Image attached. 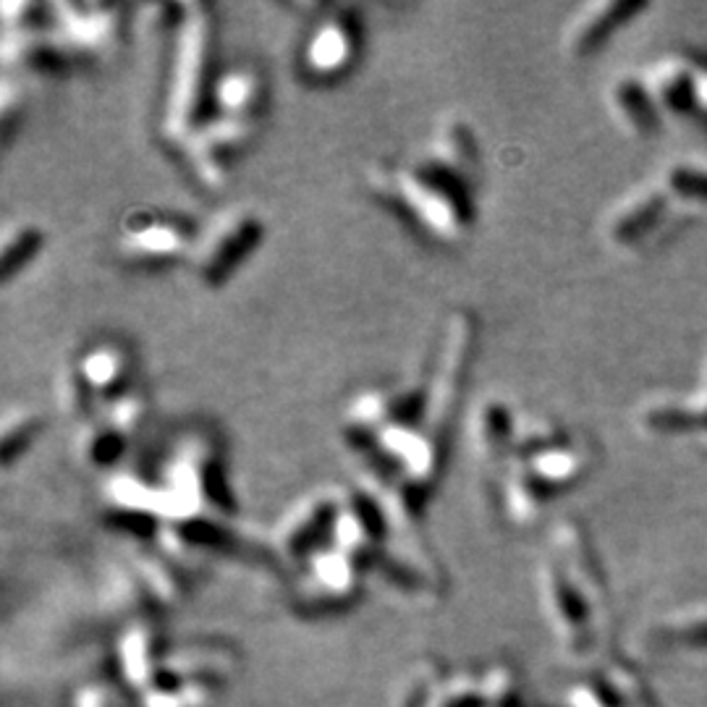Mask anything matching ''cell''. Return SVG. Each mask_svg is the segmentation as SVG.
<instances>
[{
    "label": "cell",
    "mask_w": 707,
    "mask_h": 707,
    "mask_svg": "<svg viewBox=\"0 0 707 707\" xmlns=\"http://www.w3.org/2000/svg\"><path fill=\"white\" fill-rule=\"evenodd\" d=\"M665 186L684 199L707 202V173L695 165H671L665 173Z\"/></svg>",
    "instance_id": "4316f807"
},
{
    "label": "cell",
    "mask_w": 707,
    "mask_h": 707,
    "mask_svg": "<svg viewBox=\"0 0 707 707\" xmlns=\"http://www.w3.org/2000/svg\"><path fill=\"white\" fill-rule=\"evenodd\" d=\"M147 406H150V402H147V391L137 383L118 398H113L111 404H105L103 409H100V415L108 419L113 427H118L126 438H135L137 432L142 430L147 419Z\"/></svg>",
    "instance_id": "d4e9b609"
},
{
    "label": "cell",
    "mask_w": 707,
    "mask_h": 707,
    "mask_svg": "<svg viewBox=\"0 0 707 707\" xmlns=\"http://www.w3.org/2000/svg\"><path fill=\"white\" fill-rule=\"evenodd\" d=\"M268 97L270 84L265 71L252 61H239L216 71V77H212L208 113L263 121Z\"/></svg>",
    "instance_id": "5bb4252c"
},
{
    "label": "cell",
    "mask_w": 707,
    "mask_h": 707,
    "mask_svg": "<svg viewBox=\"0 0 707 707\" xmlns=\"http://www.w3.org/2000/svg\"><path fill=\"white\" fill-rule=\"evenodd\" d=\"M611 105L616 116L637 137H652L660 129V111L652 92L639 79H618L611 86Z\"/></svg>",
    "instance_id": "7402d4cb"
},
{
    "label": "cell",
    "mask_w": 707,
    "mask_h": 707,
    "mask_svg": "<svg viewBox=\"0 0 707 707\" xmlns=\"http://www.w3.org/2000/svg\"><path fill=\"white\" fill-rule=\"evenodd\" d=\"M364 184L372 197L398 212L432 244L459 246L470 239L475 197L425 165L417 155L372 160L364 169Z\"/></svg>",
    "instance_id": "6da1fadb"
},
{
    "label": "cell",
    "mask_w": 707,
    "mask_h": 707,
    "mask_svg": "<svg viewBox=\"0 0 707 707\" xmlns=\"http://www.w3.org/2000/svg\"><path fill=\"white\" fill-rule=\"evenodd\" d=\"M24 92L22 86L13 82V77L5 71L3 84H0V126H3V139L11 137L13 126L24 113Z\"/></svg>",
    "instance_id": "83f0119b"
},
{
    "label": "cell",
    "mask_w": 707,
    "mask_h": 707,
    "mask_svg": "<svg viewBox=\"0 0 707 707\" xmlns=\"http://www.w3.org/2000/svg\"><path fill=\"white\" fill-rule=\"evenodd\" d=\"M647 90L652 92L658 105L665 111L684 116V113L695 111L699 103V79L689 66L682 61H663L656 66L652 77L647 79Z\"/></svg>",
    "instance_id": "44dd1931"
},
{
    "label": "cell",
    "mask_w": 707,
    "mask_h": 707,
    "mask_svg": "<svg viewBox=\"0 0 707 707\" xmlns=\"http://www.w3.org/2000/svg\"><path fill=\"white\" fill-rule=\"evenodd\" d=\"M197 233L192 223L169 210L126 212L118 223L113 252L129 268H165L189 259Z\"/></svg>",
    "instance_id": "52a82bcc"
},
{
    "label": "cell",
    "mask_w": 707,
    "mask_h": 707,
    "mask_svg": "<svg viewBox=\"0 0 707 707\" xmlns=\"http://www.w3.org/2000/svg\"><path fill=\"white\" fill-rule=\"evenodd\" d=\"M338 513V490L306 492L286 511L276 532L278 548L291 556H312L317 540L325 532H333V522Z\"/></svg>",
    "instance_id": "9a60e30c"
},
{
    "label": "cell",
    "mask_w": 707,
    "mask_h": 707,
    "mask_svg": "<svg viewBox=\"0 0 707 707\" xmlns=\"http://www.w3.org/2000/svg\"><path fill=\"white\" fill-rule=\"evenodd\" d=\"M3 63L5 71L19 69L43 77L69 73L73 66H82L53 24V16L50 22L26 30H3Z\"/></svg>",
    "instance_id": "4fadbf2b"
},
{
    "label": "cell",
    "mask_w": 707,
    "mask_h": 707,
    "mask_svg": "<svg viewBox=\"0 0 707 707\" xmlns=\"http://www.w3.org/2000/svg\"><path fill=\"white\" fill-rule=\"evenodd\" d=\"M362 53V16L354 5H325L312 19L302 48H299V73L304 82L325 86L341 82L351 73Z\"/></svg>",
    "instance_id": "8992f818"
},
{
    "label": "cell",
    "mask_w": 707,
    "mask_h": 707,
    "mask_svg": "<svg viewBox=\"0 0 707 707\" xmlns=\"http://www.w3.org/2000/svg\"><path fill=\"white\" fill-rule=\"evenodd\" d=\"M56 30L69 43L79 63H95L121 45L124 9L111 3H63L50 5Z\"/></svg>",
    "instance_id": "8fae6325"
},
{
    "label": "cell",
    "mask_w": 707,
    "mask_h": 707,
    "mask_svg": "<svg viewBox=\"0 0 707 707\" xmlns=\"http://www.w3.org/2000/svg\"><path fill=\"white\" fill-rule=\"evenodd\" d=\"M165 488L176 492L189 519L229 517L233 511V498L225 477V451L223 440L210 425L189 422L178 427L152 472ZM186 519V522H189Z\"/></svg>",
    "instance_id": "3957f363"
},
{
    "label": "cell",
    "mask_w": 707,
    "mask_h": 707,
    "mask_svg": "<svg viewBox=\"0 0 707 707\" xmlns=\"http://www.w3.org/2000/svg\"><path fill=\"white\" fill-rule=\"evenodd\" d=\"M259 129H263V121H255V118L205 113L202 121L189 131L176 152L182 155L192 178L205 192H220L229 184L233 160L255 142Z\"/></svg>",
    "instance_id": "9c48e42d"
},
{
    "label": "cell",
    "mask_w": 707,
    "mask_h": 707,
    "mask_svg": "<svg viewBox=\"0 0 707 707\" xmlns=\"http://www.w3.org/2000/svg\"><path fill=\"white\" fill-rule=\"evenodd\" d=\"M265 236V220L252 208H231L212 220L192 246V276L208 289H218L236 273Z\"/></svg>",
    "instance_id": "ba28073f"
},
{
    "label": "cell",
    "mask_w": 707,
    "mask_h": 707,
    "mask_svg": "<svg viewBox=\"0 0 707 707\" xmlns=\"http://www.w3.org/2000/svg\"><path fill=\"white\" fill-rule=\"evenodd\" d=\"M45 246V229L30 218H11L0 231V278L9 283Z\"/></svg>",
    "instance_id": "603a6c76"
},
{
    "label": "cell",
    "mask_w": 707,
    "mask_h": 707,
    "mask_svg": "<svg viewBox=\"0 0 707 707\" xmlns=\"http://www.w3.org/2000/svg\"><path fill=\"white\" fill-rule=\"evenodd\" d=\"M517 415L500 398H485L472 409L470 417V445L472 456L479 466L490 470L492 479L503 472L511 456Z\"/></svg>",
    "instance_id": "ac0fdd59"
},
{
    "label": "cell",
    "mask_w": 707,
    "mask_h": 707,
    "mask_svg": "<svg viewBox=\"0 0 707 707\" xmlns=\"http://www.w3.org/2000/svg\"><path fill=\"white\" fill-rule=\"evenodd\" d=\"M665 210V195L663 192H639V195L629 197L626 202L613 212L605 233L613 244H635L639 239L647 236Z\"/></svg>",
    "instance_id": "ffe728a7"
},
{
    "label": "cell",
    "mask_w": 707,
    "mask_h": 707,
    "mask_svg": "<svg viewBox=\"0 0 707 707\" xmlns=\"http://www.w3.org/2000/svg\"><path fill=\"white\" fill-rule=\"evenodd\" d=\"M137 351L124 336H97L73 351L58 375V406L73 422L97 415L105 404L137 385Z\"/></svg>",
    "instance_id": "277c9868"
},
{
    "label": "cell",
    "mask_w": 707,
    "mask_h": 707,
    "mask_svg": "<svg viewBox=\"0 0 707 707\" xmlns=\"http://www.w3.org/2000/svg\"><path fill=\"white\" fill-rule=\"evenodd\" d=\"M216 48V19L202 3L176 5L171 35L169 77L158 113V135L171 150H178L189 131L208 113Z\"/></svg>",
    "instance_id": "7a4b0ae2"
},
{
    "label": "cell",
    "mask_w": 707,
    "mask_h": 707,
    "mask_svg": "<svg viewBox=\"0 0 707 707\" xmlns=\"http://www.w3.org/2000/svg\"><path fill=\"white\" fill-rule=\"evenodd\" d=\"M477 346V317L470 306H453L438 336L430 370L422 380V409L419 425L449 445L453 419L470 375Z\"/></svg>",
    "instance_id": "5b68a950"
},
{
    "label": "cell",
    "mask_w": 707,
    "mask_h": 707,
    "mask_svg": "<svg viewBox=\"0 0 707 707\" xmlns=\"http://www.w3.org/2000/svg\"><path fill=\"white\" fill-rule=\"evenodd\" d=\"M422 409V383L419 385H367L357 391L341 415V438L354 459L372 453L378 432L398 419H415Z\"/></svg>",
    "instance_id": "30bf717a"
},
{
    "label": "cell",
    "mask_w": 707,
    "mask_h": 707,
    "mask_svg": "<svg viewBox=\"0 0 707 707\" xmlns=\"http://www.w3.org/2000/svg\"><path fill=\"white\" fill-rule=\"evenodd\" d=\"M590 451L584 445L573 443V440H564V443L553 445V449L535 453L530 459H517V462H506L513 472H519L532 488L543 492L545 498L556 496L571 485H577L579 479L587 477L590 472Z\"/></svg>",
    "instance_id": "2e32d148"
},
{
    "label": "cell",
    "mask_w": 707,
    "mask_h": 707,
    "mask_svg": "<svg viewBox=\"0 0 707 707\" xmlns=\"http://www.w3.org/2000/svg\"><path fill=\"white\" fill-rule=\"evenodd\" d=\"M43 430V417L32 406H9L0 419V462L11 466L35 443Z\"/></svg>",
    "instance_id": "cb8c5ba5"
},
{
    "label": "cell",
    "mask_w": 707,
    "mask_h": 707,
    "mask_svg": "<svg viewBox=\"0 0 707 707\" xmlns=\"http://www.w3.org/2000/svg\"><path fill=\"white\" fill-rule=\"evenodd\" d=\"M645 425L656 432H707V404L705 406H656L645 415Z\"/></svg>",
    "instance_id": "484cf974"
},
{
    "label": "cell",
    "mask_w": 707,
    "mask_h": 707,
    "mask_svg": "<svg viewBox=\"0 0 707 707\" xmlns=\"http://www.w3.org/2000/svg\"><path fill=\"white\" fill-rule=\"evenodd\" d=\"M425 165L438 171L449 182L462 186L472 197L477 195L479 186V147L472 126L456 113H445L440 121L432 126L430 137L417 155Z\"/></svg>",
    "instance_id": "7c38bea8"
},
{
    "label": "cell",
    "mask_w": 707,
    "mask_h": 707,
    "mask_svg": "<svg viewBox=\"0 0 707 707\" xmlns=\"http://www.w3.org/2000/svg\"><path fill=\"white\" fill-rule=\"evenodd\" d=\"M131 438H126L118 427H113L103 415H92L90 419L77 425V440H73V449H77L79 462H82L86 470L95 472H116V466L126 456V449H129Z\"/></svg>",
    "instance_id": "d6986e66"
},
{
    "label": "cell",
    "mask_w": 707,
    "mask_h": 707,
    "mask_svg": "<svg viewBox=\"0 0 707 707\" xmlns=\"http://www.w3.org/2000/svg\"><path fill=\"white\" fill-rule=\"evenodd\" d=\"M647 9L645 0H603L584 5L564 32V50L571 58H587L603 48L626 22Z\"/></svg>",
    "instance_id": "e0dca14e"
}]
</instances>
